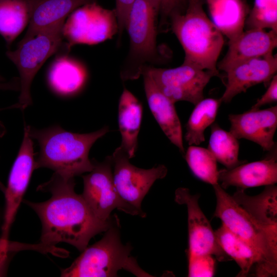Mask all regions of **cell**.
I'll return each mask as SVG.
<instances>
[{"mask_svg": "<svg viewBox=\"0 0 277 277\" xmlns=\"http://www.w3.org/2000/svg\"><path fill=\"white\" fill-rule=\"evenodd\" d=\"M74 177L54 172L48 182L37 190L48 191L51 197L46 201L34 203L24 200L38 215L42 231L40 243L54 246L64 242L83 251L95 235L106 231L117 219L108 221L97 219L81 194L74 191Z\"/></svg>", "mask_w": 277, "mask_h": 277, "instance_id": "6da1fadb", "label": "cell"}, {"mask_svg": "<svg viewBox=\"0 0 277 277\" xmlns=\"http://www.w3.org/2000/svg\"><path fill=\"white\" fill-rule=\"evenodd\" d=\"M29 136L36 140L39 151L35 160V169L48 168L67 177L89 172L93 167L89 158L94 143L109 131L108 126L88 133L67 131L59 126L37 129L28 126Z\"/></svg>", "mask_w": 277, "mask_h": 277, "instance_id": "7a4b0ae2", "label": "cell"}, {"mask_svg": "<svg viewBox=\"0 0 277 277\" xmlns=\"http://www.w3.org/2000/svg\"><path fill=\"white\" fill-rule=\"evenodd\" d=\"M203 3L188 4L184 13L171 18L170 28L184 49L183 64L211 71L220 77L217 61L224 37L204 12Z\"/></svg>", "mask_w": 277, "mask_h": 277, "instance_id": "3957f363", "label": "cell"}, {"mask_svg": "<svg viewBox=\"0 0 277 277\" xmlns=\"http://www.w3.org/2000/svg\"><path fill=\"white\" fill-rule=\"evenodd\" d=\"M119 226L117 218L100 241L87 246L69 267L61 270V276L113 277L122 269L137 276H150L131 255V245L121 242Z\"/></svg>", "mask_w": 277, "mask_h": 277, "instance_id": "277c9868", "label": "cell"}, {"mask_svg": "<svg viewBox=\"0 0 277 277\" xmlns=\"http://www.w3.org/2000/svg\"><path fill=\"white\" fill-rule=\"evenodd\" d=\"M159 13L156 0H135L133 3L125 28L130 47L121 70L123 80L138 78L145 66L159 60L156 35Z\"/></svg>", "mask_w": 277, "mask_h": 277, "instance_id": "5b68a950", "label": "cell"}, {"mask_svg": "<svg viewBox=\"0 0 277 277\" xmlns=\"http://www.w3.org/2000/svg\"><path fill=\"white\" fill-rule=\"evenodd\" d=\"M216 204L214 216L230 231L254 248L273 276L277 273V226L263 224L239 205L219 183L212 186Z\"/></svg>", "mask_w": 277, "mask_h": 277, "instance_id": "8992f818", "label": "cell"}, {"mask_svg": "<svg viewBox=\"0 0 277 277\" xmlns=\"http://www.w3.org/2000/svg\"><path fill=\"white\" fill-rule=\"evenodd\" d=\"M65 22L46 28L33 37L22 39L16 49L6 52L19 74L21 92L17 104L22 110L32 104L31 86L38 70L63 46Z\"/></svg>", "mask_w": 277, "mask_h": 277, "instance_id": "52a82bcc", "label": "cell"}, {"mask_svg": "<svg viewBox=\"0 0 277 277\" xmlns=\"http://www.w3.org/2000/svg\"><path fill=\"white\" fill-rule=\"evenodd\" d=\"M111 156L113 180L120 197L134 215L145 217L141 208L143 200L153 183L166 176L167 167L163 164L148 169L137 167L129 162L128 154L120 146Z\"/></svg>", "mask_w": 277, "mask_h": 277, "instance_id": "ba28073f", "label": "cell"}, {"mask_svg": "<svg viewBox=\"0 0 277 277\" xmlns=\"http://www.w3.org/2000/svg\"><path fill=\"white\" fill-rule=\"evenodd\" d=\"M118 24L114 10L105 8L96 2L73 11L63 28L67 49L76 44L94 45L117 34Z\"/></svg>", "mask_w": 277, "mask_h": 277, "instance_id": "9c48e42d", "label": "cell"}, {"mask_svg": "<svg viewBox=\"0 0 277 277\" xmlns=\"http://www.w3.org/2000/svg\"><path fill=\"white\" fill-rule=\"evenodd\" d=\"M143 70L149 73L162 93L173 103L186 101L194 106L204 98L205 87L216 76L211 71L184 64L171 69L147 65Z\"/></svg>", "mask_w": 277, "mask_h": 277, "instance_id": "30bf717a", "label": "cell"}, {"mask_svg": "<svg viewBox=\"0 0 277 277\" xmlns=\"http://www.w3.org/2000/svg\"><path fill=\"white\" fill-rule=\"evenodd\" d=\"M93 169L82 176L84 189L81 194L93 214L103 221H110L115 209L134 215L131 209L120 197L114 184L112 159L107 156L102 162L92 159Z\"/></svg>", "mask_w": 277, "mask_h": 277, "instance_id": "8fae6325", "label": "cell"}, {"mask_svg": "<svg viewBox=\"0 0 277 277\" xmlns=\"http://www.w3.org/2000/svg\"><path fill=\"white\" fill-rule=\"evenodd\" d=\"M198 194L180 187L175 192V201L187 207L188 227V255L209 254L220 262L231 260L219 245L211 224L199 204Z\"/></svg>", "mask_w": 277, "mask_h": 277, "instance_id": "7c38bea8", "label": "cell"}, {"mask_svg": "<svg viewBox=\"0 0 277 277\" xmlns=\"http://www.w3.org/2000/svg\"><path fill=\"white\" fill-rule=\"evenodd\" d=\"M34 155L32 139L29 135L27 125H25L23 141L5 189V209L1 236L4 239L8 240L10 227L35 169Z\"/></svg>", "mask_w": 277, "mask_h": 277, "instance_id": "4fadbf2b", "label": "cell"}, {"mask_svg": "<svg viewBox=\"0 0 277 277\" xmlns=\"http://www.w3.org/2000/svg\"><path fill=\"white\" fill-rule=\"evenodd\" d=\"M277 71V56L273 53L234 65L225 71V90L221 102H230L236 95L250 87L263 83L268 85Z\"/></svg>", "mask_w": 277, "mask_h": 277, "instance_id": "5bb4252c", "label": "cell"}, {"mask_svg": "<svg viewBox=\"0 0 277 277\" xmlns=\"http://www.w3.org/2000/svg\"><path fill=\"white\" fill-rule=\"evenodd\" d=\"M229 132L238 140L246 139L260 145L264 151L275 147L274 136L277 128V106L265 109H250L228 116Z\"/></svg>", "mask_w": 277, "mask_h": 277, "instance_id": "9a60e30c", "label": "cell"}, {"mask_svg": "<svg viewBox=\"0 0 277 277\" xmlns=\"http://www.w3.org/2000/svg\"><path fill=\"white\" fill-rule=\"evenodd\" d=\"M228 50L217 68L223 71L239 63L273 53L277 46V32L262 29L243 31L228 42Z\"/></svg>", "mask_w": 277, "mask_h": 277, "instance_id": "2e32d148", "label": "cell"}, {"mask_svg": "<svg viewBox=\"0 0 277 277\" xmlns=\"http://www.w3.org/2000/svg\"><path fill=\"white\" fill-rule=\"evenodd\" d=\"M142 75L150 111L167 138L184 155L182 126L174 103L162 93L148 73L143 70Z\"/></svg>", "mask_w": 277, "mask_h": 277, "instance_id": "e0dca14e", "label": "cell"}, {"mask_svg": "<svg viewBox=\"0 0 277 277\" xmlns=\"http://www.w3.org/2000/svg\"><path fill=\"white\" fill-rule=\"evenodd\" d=\"M218 182L224 189L230 186L245 189L275 185L277 182V162L275 154L264 160L242 163L232 169L219 170Z\"/></svg>", "mask_w": 277, "mask_h": 277, "instance_id": "ac0fdd59", "label": "cell"}, {"mask_svg": "<svg viewBox=\"0 0 277 277\" xmlns=\"http://www.w3.org/2000/svg\"><path fill=\"white\" fill-rule=\"evenodd\" d=\"M216 241L226 255L240 268L238 276H246L254 268L257 276H273L261 255L252 246L222 224L214 231Z\"/></svg>", "mask_w": 277, "mask_h": 277, "instance_id": "d6986e66", "label": "cell"}, {"mask_svg": "<svg viewBox=\"0 0 277 277\" xmlns=\"http://www.w3.org/2000/svg\"><path fill=\"white\" fill-rule=\"evenodd\" d=\"M96 0H32L31 15L27 31V39L61 22L75 9Z\"/></svg>", "mask_w": 277, "mask_h": 277, "instance_id": "ffe728a7", "label": "cell"}, {"mask_svg": "<svg viewBox=\"0 0 277 277\" xmlns=\"http://www.w3.org/2000/svg\"><path fill=\"white\" fill-rule=\"evenodd\" d=\"M212 23L223 35L233 40L243 31L250 9L245 0H204Z\"/></svg>", "mask_w": 277, "mask_h": 277, "instance_id": "44dd1931", "label": "cell"}, {"mask_svg": "<svg viewBox=\"0 0 277 277\" xmlns=\"http://www.w3.org/2000/svg\"><path fill=\"white\" fill-rule=\"evenodd\" d=\"M142 116V104L130 91L125 88L118 103V123L122 137L120 146L130 159L135 156L137 150Z\"/></svg>", "mask_w": 277, "mask_h": 277, "instance_id": "7402d4cb", "label": "cell"}, {"mask_svg": "<svg viewBox=\"0 0 277 277\" xmlns=\"http://www.w3.org/2000/svg\"><path fill=\"white\" fill-rule=\"evenodd\" d=\"M84 66L67 56L56 58L49 70L48 80L52 89L62 95H70L81 90L87 79Z\"/></svg>", "mask_w": 277, "mask_h": 277, "instance_id": "603a6c76", "label": "cell"}, {"mask_svg": "<svg viewBox=\"0 0 277 277\" xmlns=\"http://www.w3.org/2000/svg\"><path fill=\"white\" fill-rule=\"evenodd\" d=\"M232 196L239 205L260 223L277 226V187L275 185L265 186L261 193L254 196L237 189Z\"/></svg>", "mask_w": 277, "mask_h": 277, "instance_id": "cb8c5ba5", "label": "cell"}, {"mask_svg": "<svg viewBox=\"0 0 277 277\" xmlns=\"http://www.w3.org/2000/svg\"><path fill=\"white\" fill-rule=\"evenodd\" d=\"M32 0H0V35L8 48L29 24Z\"/></svg>", "mask_w": 277, "mask_h": 277, "instance_id": "d4e9b609", "label": "cell"}, {"mask_svg": "<svg viewBox=\"0 0 277 277\" xmlns=\"http://www.w3.org/2000/svg\"><path fill=\"white\" fill-rule=\"evenodd\" d=\"M221 103L220 99L207 98L195 105L186 125L185 139L189 146L205 141L204 132L214 122Z\"/></svg>", "mask_w": 277, "mask_h": 277, "instance_id": "484cf974", "label": "cell"}, {"mask_svg": "<svg viewBox=\"0 0 277 277\" xmlns=\"http://www.w3.org/2000/svg\"><path fill=\"white\" fill-rule=\"evenodd\" d=\"M239 148L238 140L229 131L223 129L217 123L211 125L207 149L226 169H232L243 163L239 159Z\"/></svg>", "mask_w": 277, "mask_h": 277, "instance_id": "4316f807", "label": "cell"}, {"mask_svg": "<svg viewBox=\"0 0 277 277\" xmlns=\"http://www.w3.org/2000/svg\"><path fill=\"white\" fill-rule=\"evenodd\" d=\"M184 156L190 169L197 178L212 186L219 184L217 161L208 149L190 145Z\"/></svg>", "mask_w": 277, "mask_h": 277, "instance_id": "83f0119b", "label": "cell"}, {"mask_svg": "<svg viewBox=\"0 0 277 277\" xmlns=\"http://www.w3.org/2000/svg\"><path fill=\"white\" fill-rule=\"evenodd\" d=\"M244 28L246 30L268 28L277 32V0H254Z\"/></svg>", "mask_w": 277, "mask_h": 277, "instance_id": "f1b7e54d", "label": "cell"}, {"mask_svg": "<svg viewBox=\"0 0 277 277\" xmlns=\"http://www.w3.org/2000/svg\"><path fill=\"white\" fill-rule=\"evenodd\" d=\"M160 6L159 31H165L170 28L171 18L184 13L187 7L188 0H156Z\"/></svg>", "mask_w": 277, "mask_h": 277, "instance_id": "f546056e", "label": "cell"}, {"mask_svg": "<svg viewBox=\"0 0 277 277\" xmlns=\"http://www.w3.org/2000/svg\"><path fill=\"white\" fill-rule=\"evenodd\" d=\"M215 261L211 255H188V276H213Z\"/></svg>", "mask_w": 277, "mask_h": 277, "instance_id": "4dcf8cb0", "label": "cell"}, {"mask_svg": "<svg viewBox=\"0 0 277 277\" xmlns=\"http://www.w3.org/2000/svg\"><path fill=\"white\" fill-rule=\"evenodd\" d=\"M135 0H115L114 9L117 21L118 40L125 29L129 13Z\"/></svg>", "mask_w": 277, "mask_h": 277, "instance_id": "1f68e13d", "label": "cell"}, {"mask_svg": "<svg viewBox=\"0 0 277 277\" xmlns=\"http://www.w3.org/2000/svg\"><path fill=\"white\" fill-rule=\"evenodd\" d=\"M277 101V75L275 74L271 79L267 90L252 106L251 109H260L262 106L276 102Z\"/></svg>", "mask_w": 277, "mask_h": 277, "instance_id": "d6a6232c", "label": "cell"}, {"mask_svg": "<svg viewBox=\"0 0 277 277\" xmlns=\"http://www.w3.org/2000/svg\"><path fill=\"white\" fill-rule=\"evenodd\" d=\"M24 243L10 242L8 240H5L0 238V251H7L9 252H15L24 250Z\"/></svg>", "mask_w": 277, "mask_h": 277, "instance_id": "836d02e7", "label": "cell"}, {"mask_svg": "<svg viewBox=\"0 0 277 277\" xmlns=\"http://www.w3.org/2000/svg\"><path fill=\"white\" fill-rule=\"evenodd\" d=\"M11 252L5 250L0 251V276H4L6 275L7 268Z\"/></svg>", "mask_w": 277, "mask_h": 277, "instance_id": "e575fe53", "label": "cell"}, {"mask_svg": "<svg viewBox=\"0 0 277 277\" xmlns=\"http://www.w3.org/2000/svg\"><path fill=\"white\" fill-rule=\"evenodd\" d=\"M19 82L14 78L8 82H0V90H19Z\"/></svg>", "mask_w": 277, "mask_h": 277, "instance_id": "d590c367", "label": "cell"}, {"mask_svg": "<svg viewBox=\"0 0 277 277\" xmlns=\"http://www.w3.org/2000/svg\"><path fill=\"white\" fill-rule=\"evenodd\" d=\"M12 108H19V106L17 104V103L12 105L11 106H9L8 107L4 108H0V111L3 110L4 109H12ZM6 133V128L5 126L3 125V123L0 121V138L2 137L4 134ZM0 189L4 190V186L1 184L0 182Z\"/></svg>", "mask_w": 277, "mask_h": 277, "instance_id": "8d00e7d4", "label": "cell"}, {"mask_svg": "<svg viewBox=\"0 0 277 277\" xmlns=\"http://www.w3.org/2000/svg\"><path fill=\"white\" fill-rule=\"evenodd\" d=\"M200 2H204V0H188V4H195Z\"/></svg>", "mask_w": 277, "mask_h": 277, "instance_id": "74e56055", "label": "cell"}, {"mask_svg": "<svg viewBox=\"0 0 277 277\" xmlns=\"http://www.w3.org/2000/svg\"><path fill=\"white\" fill-rule=\"evenodd\" d=\"M5 82V79L3 77H2L1 75H0V82Z\"/></svg>", "mask_w": 277, "mask_h": 277, "instance_id": "f35d334b", "label": "cell"}]
</instances>
